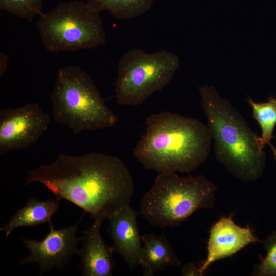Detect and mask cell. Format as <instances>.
<instances>
[{
  "label": "cell",
  "instance_id": "d6986e66",
  "mask_svg": "<svg viewBox=\"0 0 276 276\" xmlns=\"http://www.w3.org/2000/svg\"><path fill=\"white\" fill-rule=\"evenodd\" d=\"M181 274L184 276H200L198 267L193 262L185 264L181 269Z\"/></svg>",
  "mask_w": 276,
  "mask_h": 276
},
{
  "label": "cell",
  "instance_id": "4fadbf2b",
  "mask_svg": "<svg viewBox=\"0 0 276 276\" xmlns=\"http://www.w3.org/2000/svg\"><path fill=\"white\" fill-rule=\"evenodd\" d=\"M142 247L139 265L144 276H152L167 266L180 267L181 262L167 238L146 234L142 236Z\"/></svg>",
  "mask_w": 276,
  "mask_h": 276
},
{
  "label": "cell",
  "instance_id": "ffe728a7",
  "mask_svg": "<svg viewBox=\"0 0 276 276\" xmlns=\"http://www.w3.org/2000/svg\"><path fill=\"white\" fill-rule=\"evenodd\" d=\"M8 56L7 55L1 53L0 54V76L2 77L5 73L7 68Z\"/></svg>",
  "mask_w": 276,
  "mask_h": 276
},
{
  "label": "cell",
  "instance_id": "5b68a950",
  "mask_svg": "<svg viewBox=\"0 0 276 276\" xmlns=\"http://www.w3.org/2000/svg\"><path fill=\"white\" fill-rule=\"evenodd\" d=\"M216 190L203 175L180 177L175 172L159 173L141 200V213L152 226L179 225L196 211L214 208Z\"/></svg>",
  "mask_w": 276,
  "mask_h": 276
},
{
  "label": "cell",
  "instance_id": "7c38bea8",
  "mask_svg": "<svg viewBox=\"0 0 276 276\" xmlns=\"http://www.w3.org/2000/svg\"><path fill=\"white\" fill-rule=\"evenodd\" d=\"M102 222L94 220L83 232L78 253V268L83 276H111L115 268L113 250L105 243L101 236Z\"/></svg>",
  "mask_w": 276,
  "mask_h": 276
},
{
  "label": "cell",
  "instance_id": "ba28073f",
  "mask_svg": "<svg viewBox=\"0 0 276 276\" xmlns=\"http://www.w3.org/2000/svg\"><path fill=\"white\" fill-rule=\"evenodd\" d=\"M49 115L37 103H29L0 111V155L28 148L47 130Z\"/></svg>",
  "mask_w": 276,
  "mask_h": 276
},
{
  "label": "cell",
  "instance_id": "8992f818",
  "mask_svg": "<svg viewBox=\"0 0 276 276\" xmlns=\"http://www.w3.org/2000/svg\"><path fill=\"white\" fill-rule=\"evenodd\" d=\"M100 12L86 2L78 0L62 2L36 23L40 40L51 53L91 49L106 43L105 30Z\"/></svg>",
  "mask_w": 276,
  "mask_h": 276
},
{
  "label": "cell",
  "instance_id": "30bf717a",
  "mask_svg": "<svg viewBox=\"0 0 276 276\" xmlns=\"http://www.w3.org/2000/svg\"><path fill=\"white\" fill-rule=\"evenodd\" d=\"M261 242L249 226L236 224L232 216L222 217L211 227L207 256L198 267L200 276L216 261L229 257L251 243Z\"/></svg>",
  "mask_w": 276,
  "mask_h": 276
},
{
  "label": "cell",
  "instance_id": "2e32d148",
  "mask_svg": "<svg viewBox=\"0 0 276 276\" xmlns=\"http://www.w3.org/2000/svg\"><path fill=\"white\" fill-rule=\"evenodd\" d=\"M254 118L259 123L262 131L259 140L263 148L268 144L276 159V148L272 144V133L276 124V99L270 97L265 102L257 103L247 97Z\"/></svg>",
  "mask_w": 276,
  "mask_h": 276
},
{
  "label": "cell",
  "instance_id": "7a4b0ae2",
  "mask_svg": "<svg viewBox=\"0 0 276 276\" xmlns=\"http://www.w3.org/2000/svg\"><path fill=\"white\" fill-rule=\"evenodd\" d=\"M146 131L133 156L147 169L159 173L192 171L206 160L212 136L208 125L169 111L146 119Z\"/></svg>",
  "mask_w": 276,
  "mask_h": 276
},
{
  "label": "cell",
  "instance_id": "9a60e30c",
  "mask_svg": "<svg viewBox=\"0 0 276 276\" xmlns=\"http://www.w3.org/2000/svg\"><path fill=\"white\" fill-rule=\"evenodd\" d=\"M155 0H86L99 12L106 11L119 19L139 17L149 11Z\"/></svg>",
  "mask_w": 276,
  "mask_h": 276
},
{
  "label": "cell",
  "instance_id": "5bb4252c",
  "mask_svg": "<svg viewBox=\"0 0 276 276\" xmlns=\"http://www.w3.org/2000/svg\"><path fill=\"white\" fill-rule=\"evenodd\" d=\"M60 200L55 197L45 200H39L35 197L29 198L26 205L18 210L0 231L5 232L7 238L18 227L49 223L53 215L58 212Z\"/></svg>",
  "mask_w": 276,
  "mask_h": 276
},
{
  "label": "cell",
  "instance_id": "6da1fadb",
  "mask_svg": "<svg viewBox=\"0 0 276 276\" xmlns=\"http://www.w3.org/2000/svg\"><path fill=\"white\" fill-rule=\"evenodd\" d=\"M32 182L43 184L55 198L71 201L101 222L130 205L134 192L132 176L123 162L96 152L60 154L53 163L28 170L24 185Z\"/></svg>",
  "mask_w": 276,
  "mask_h": 276
},
{
  "label": "cell",
  "instance_id": "3957f363",
  "mask_svg": "<svg viewBox=\"0 0 276 276\" xmlns=\"http://www.w3.org/2000/svg\"><path fill=\"white\" fill-rule=\"evenodd\" d=\"M201 105L214 140L216 159L236 178L254 182L264 172L266 154L258 136L239 110L214 87L200 86Z\"/></svg>",
  "mask_w": 276,
  "mask_h": 276
},
{
  "label": "cell",
  "instance_id": "ac0fdd59",
  "mask_svg": "<svg viewBox=\"0 0 276 276\" xmlns=\"http://www.w3.org/2000/svg\"><path fill=\"white\" fill-rule=\"evenodd\" d=\"M267 251L265 257L260 256V261L254 267L255 276H276V231H273L262 241Z\"/></svg>",
  "mask_w": 276,
  "mask_h": 276
},
{
  "label": "cell",
  "instance_id": "e0dca14e",
  "mask_svg": "<svg viewBox=\"0 0 276 276\" xmlns=\"http://www.w3.org/2000/svg\"><path fill=\"white\" fill-rule=\"evenodd\" d=\"M43 0H0V9L31 21L42 13Z\"/></svg>",
  "mask_w": 276,
  "mask_h": 276
},
{
  "label": "cell",
  "instance_id": "8fae6325",
  "mask_svg": "<svg viewBox=\"0 0 276 276\" xmlns=\"http://www.w3.org/2000/svg\"><path fill=\"white\" fill-rule=\"evenodd\" d=\"M137 215L130 205L125 206L109 219L106 229L112 240L113 251L122 257L130 271L139 265L142 250Z\"/></svg>",
  "mask_w": 276,
  "mask_h": 276
},
{
  "label": "cell",
  "instance_id": "9c48e42d",
  "mask_svg": "<svg viewBox=\"0 0 276 276\" xmlns=\"http://www.w3.org/2000/svg\"><path fill=\"white\" fill-rule=\"evenodd\" d=\"M80 221L75 225L59 229H55L50 222V232L41 241L21 237L30 254L19 261V265L36 264L39 275L53 268L63 271L70 258L78 255L77 244L82 240V237H77L76 234Z\"/></svg>",
  "mask_w": 276,
  "mask_h": 276
},
{
  "label": "cell",
  "instance_id": "52a82bcc",
  "mask_svg": "<svg viewBox=\"0 0 276 276\" xmlns=\"http://www.w3.org/2000/svg\"><path fill=\"white\" fill-rule=\"evenodd\" d=\"M178 57L161 50L148 53L132 49L121 58L118 65L115 94L121 105H139L162 89L179 67Z\"/></svg>",
  "mask_w": 276,
  "mask_h": 276
},
{
  "label": "cell",
  "instance_id": "277c9868",
  "mask_svg": "<svg viewBox=\"0 0 276 276\" xmlns=\"http://www.w3.org/2000/svg\"><path fill=\"white\" fill-rule=\"evenodd\" d=\"M51 98L54 121L74 134L112 127L118 123L92 79L78 66L58 70Z\"/></svg>",
  "mask_w": 276,
  "mask_h": 276
}]
</instances>
